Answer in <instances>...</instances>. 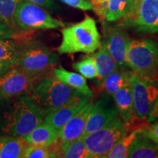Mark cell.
Here are the masks:
<instances>
[{
    "label": "cell",
    "mask_w": 158,
    "mask_h": 158,
    "mask_svg": "<svg viewBox=\"0 0 158 158\" xmlns=\"http://www.w3.org/2000/svg\"><path fill=\"white\" fill-rule=\"evenodd\" d=\"M62 35V40L58 48L60 54L78 52L92 54L102 45L95 21L89 15H86L81 22L64 27Z\"/></svg>",
    "instance_id": "obj_1"
},
{
    "label": "cell",
    "mask_w": 158,
    "mask_h": 158,
    "mask_svg": "<svg viewBox=\"0 0 158 158\" xmlns=\"http://www.w3.org/2000/svg\"><path fill=\"white\" fill-rule=\"evenodd\" d=\"M78 93L76 89L58 80L54 75H48L37 83L29 97L45 116Z\"/></svg>",
    "instance_id": "obj_2"
},
{
    "label": "cell",
    "mask_w": 158,
    "mask_h": 158,
    "mask_svg": "<svg viewBox=\"0 0 158 158\" xmlns=\"http://www.w3.org/2000/svg\"><path fill=\"white\" fill-rule=\"evenodd\" d=\"M44 115L38 110L27 95L17 97L11 109L6 115L3 130L15 137H23L42 123Z\"/></svg>",
    "instance_id": "obj_3"
},
{
    "label": "cell",
    "mask_w": 158,
    "mask_h": 158,
    "mask_svg": "<svg viewBox=\"0 0 158 158\" xmlns=\"http://www.w3.org/2000/svg\"><path fill=\"white\" fill-rule=\"evenodd\" d=\"M126 65L138 76L158 81V43L150 39L131 40Z\"/></svg>",
    "instance_id": "obj_4"
},
{
    "label": "cell",
    "mask_w": 158,
    "mask_h": 158,
    "mask_svg": "<svg viewBox=\"0 0 158 158\" xmlns=\"http://www.w3.org/2000/svg\"><path fill=\"white\" fill-rule=\"evenodd\" d=\"M56 52L37 41H30L20 46L19 56L15 66L26 73L43 78L58 64Z\"/></svg>",
    "instance_id": "obj_5"
},
{
    "label": "cell",
    "mask_w": 158,
    "mask_h": 158,
    "mask_svg": "<svg viewBox=\"0 0 158 158\" xmlns=\"http://www.w3.org/2000/svg\"><path fill=\"white\" fill-rule=\"evenodd\" d=\"M129 131L128 126L118 116L107 124L83 138L87 150V158H106L118 140Z\"/></svg>",
    "instance_id": "obj_6"
},
{
    "label": "cell",
    "mask_w": 158,
    "mask_h": 158,
    "mask_svg": "<svg viewBox=\"0 0 158 158\" xmlns=\"http://www.w3.org/2000/svg\"><path fill=\"white\" fill-rule=\"evenodd\" d=\"M14 19L19 29L23 31L56 29L65 25L51 16L44 7L25 0H21L18 4Z\"/></svg>",
    "instance_id": "obj_7"
},
{
    "label": "cell",
    "mask_w": 158,
    "mask_h": 158,
    "mask_svg": "<svg viewBox=\"0 0 158 158\" xmlns=\"http://www.w3.org/2000/svg\"><path fill=\"white\" fill-rule=\"evenodd\" d=\"M120 26L139 32L158 33V0H133Z\"/></svg>",
    "instance_id": "obj_8"
},
{
    "label": "cell",
    "mask_w": 158,
    "mask_h": 158,
    "mask_svg": "<svg viewBox=\"0 0 158 158\" xmlns=\"http://www.w3.org/2000/svg\"><path fill=\"white\" fill-rule=\"evenodd\" d=\"M134 115L139 120L147 119L158 99V81L144 78L132 72L130 77Z\"/></svg>",
    "instance_id": "obj_9"
},
{
    "label": "cell",
    "mask_w": 158,
    "mask_h": 158,
    "mask_svg": "<svg viewBox=\"0 0 158 158\" xmlns=\"http://www.w3.org/2000/svg\"><path fill=\"white\" fill-rule=\"evenodd\" d=\"M41 79L13 66L0 76V100L28 95Z\"/></svg>",
    "instance_id": "obj_10"
},
{
    "label": "cell",
    "mask_w": 158,
    "mask_h": 158,
    "mask_svg": "<svg viewBox=\"0 0 158 158\" xmlns=\"http://www.w3.org/2000/svg\"><path fill=\"white\" fill-rule=\"evenodd\" d=\"M117 116L118 111L114 102L109 96L103 94L92 106L81 138L104 127Z\"/></svg>",
    "instance_id": "obj_11"
},
{
    "label": "cell",
    "mask_w": 158,
    "mask_h": 158,
    "mask_svg": "<svg viewBox=\"0 0 158 158\" xmlns=\"http://www.w3.org/2000/svg\"><path fill=\"white\" fill-rule=\"evenodd\" d=\"M105 35L106 39L102 45L108 51L118 67L124 68V67L127 66L125 62L126 54L128 45L131 40L129 35L121 26L108 27L105 31Z\"/></svg>",
    "instance_id": "obj_12"
},
{
    "label": "cell",
    "mask_w": 158,
    "mask_h": 158,
    "mask_svg": "<svg viewBox=\"0 0 158 158\" xmlns=\"http://www.w3.org/2000/svg\"><path fill=\"white\" fill-rule=\"evenodd\" d=\"M90 100V98L78 93L57 109L49 112L44 116L43 122L60 130L79 110Z\"/></svg>",
    "instance_id": "obj_13"
},
{
    "label": "cell",
    "mask_w": 158,
    "mask_h": 158,
    "mask_svg": "<svg viewBox=\"0 0 158 158\" xmlns=\"http://www.w3.org/2000/svg\"><path fill=\"white\" fill-rule=\"evenodd\" d=\"M94 103L89 100L59 130V141L62 143H68L82 137Z\"/></svg>",
    "instance_id": "obj_14"
},
{
    "label": "cell",
    "mask_w": 158,
    "mask_h": 158,
    "mask_svg": "<svg viewBox=\"0 0 158 158\" xmlns=\"http://www.w3.org/2000/svg\"><path fill=\"white\" fill-rule=\"evenodd\" d=\"M22 138L29 144L48 147L59 140V130L43 122Z\"/></svg>",
    "instance_id": "obj_15"
},
{
    "label": "cell",
    "mask_w": 158,
    "mask_h": 158,
    "mask_svg": "<svg viewBox=\"0 0 158 158\" xmlns=\"http://www.w3.org/2000/svg\"><path fill=\"white\" fill-rule=\"evenodd\" d=\"M114 104L118 111V114L126 125L129 126L135 117L133 111V102L132 89L130 86L118 90L113 95Z\"/></svg>",
    "instance_id": "obj_16"
},
{
    "label": "cell",
    "mask_w": 158,
    "mask_h": 158,
    "mask_svg": "<svg viewBox=\"0 0 158 158\" xmlns=\"http://www.w3.org/2000/svg\"><path fill=\"white\" fill-rule=\"evenodd\" d=\"M53 75L60 81L76 89L83 95L89 98L93 95V92L89 87L86 78L81 74L70 72L59 66V68L53 69Z\"/></svg>",
    "instance_id": "obj_17"
},
{
    "label": "cell",
    "mask_w": 158,
    "mask_h": 158,
    "mask_svg": "<svg viewBox=\"0 0 158 158\" xmlns=\"http://www.w3.org/2000/svg\"><path fill=\"white\" fill-rule=\"evenodd\" d=\"M59 141V140H58ZM54 143L55 149H49L53 157L64 158H87V150L82 138L68 143Z\"/></svg>",
    "instance_id": "obj_18"
},
{
    "label": "cell",
    "mask_w": 158,
    "mask_h": 158,
    "mask_svg": "<svg viewBox=\"0 0 158 158\" xmlns=\"http://www.w3.org/2000/svg\"><path fill=\"white\" fill-rule=\"evenodd\" d=\"M129 158H158V143L138 133L128 152Z\"/></svg>",
    "instance_id": "obj_19"
},
{
    "label": "cell",
    "mask_w": 158,
    "mask_h": 158,
    "mask_svg": "<svg viewBox=\"0 0 158 158\" xmlns=\"http://www.w3.org/2000/svg\"><path fill=\"white\" fill-rule=\"evenodd\" d=\"M28 143L21 137L0 136V158H21Z\"/></svg>",
    "instance_id": "obj_20"
},
{
    "label": "cell",
    "mask_w": 158,
    "mask_h": 158,
    "mask_svg": "<svg viewBox=\"0 0 158 158\" xmlns=\"http://www.w3.org/2000/svg\"><path fill=\"white\" fill-rule=\"evenodd\" d=\"M130 73L124 68H118L101 81L102 90L108 95L112 96L118 90L130 86Z\"/></svg>",
    "instance_id": "obj_21"
},
{
    "label": "cell",
    "mask_w": 158,
    "mask_h": 158,
    "mask_svg": "<svg viewBox=\"0 0 158 158\" xmlns=\"http://www.w3.org/2000/svg\"><path fill=\"white\" fill-rule=\"evenodd\" d=\"M92 57L94 58L98 70V78L100 81H102L108 75L119 68L108 51L102 45L99 51Z\"/></svg>",
    "instance_id": "obj_22"
},
{
    "label": "cell",
    "mask_w": 158,
    "mask_h": 158,
    "mask_svg": "<svg viewBox=\"0 0 158 158\" xmlns=\"http://www.w3.org/2000/svg\"><path fill=\"white\" fill-rule=\"evenodd\" d=\"M139 129H135L131 133H127L124 137L119 139L112 149L110 150L106 158H126L127 157L128 152L132 143L137 137Z\"/></svg>",
    "instance_id": "obj_23"
},
{
    "label": "cell",
    "mask_w": 158,
    "mask_h": 158,
    "mask_svg": "<svg viewBox=\"0 0 158 158\" xmlns=\"http://www.w3.org/2000/svg\"><path fill=\"white\" fill-rule=\"evenodd\" d=\"M21 0H0V23L18 32L14 15L18 4Z\"/></svg>",
    "instance_id": "obj_24"
},
{
    "label": "cell",
    "mask_w": 158,
    "mask_h": 158,
    "mask_svg": "<svg viewBox=\"0 0 158 158\" xmlns=\"http://www.w3.org/2000/svg\"><path fill=\"white\" fill-rule=\"evenodd\" d=\"M20 45L8 38H0V61L16 65L19 56Z\"/></svg>",
    "instance_id": "obj_25"
},
{
    "label": "cell",
    "mask_w": 158,
    "mask_h": 158,
    "mask_svg": "<svg viewBox=\"0 0 158 158\" xmlns=\"http://www.w3.org/2000/svg\"><path fill=\"white\" fill-rule=\"evenodd\" d=\"M133 0H109L106 20L116 21L125 16L130 10Z\"/></svg>",
    "instance_id": "obj_26"
},
{
    "label": "cell",
    "mask_w": 158,
    "mask_h": 158,
    "mask_svg": "<svg viewBox=\"0 0 158 158\" xmlns=\"http://www.w3.org/2000/svg\"><path fill=\"white\" fill-rule=\"evenodd\" d=\"M73 67L79 74L84 77L85 78L92 79L98 78V70L94 58L92 56L86 57L78 62L74 63Z\"/></svg>",
    "instance_id": "obj_27"
},
{
    "label": "cell",
    "mask_w": 158,
    "mask_h": 158,
    "mask_svg": "<svg viewBox=\"0 0 158 158\" xmlns=\"http://www.w3.org/2000/svg\"><path fill=\"white\" fill-rule=\"evenodd\" d=\"M23 158H49L53 157L48 147L29 144L27 146L23 152Z\"/></svg>",
    "instance_id": "obj_28"
},
{
    "label": "cell",
    "mask_w": 158,
    "mask_h": 158,
    "mask_svg": "<svg viewBox=\"0 0 158 158\" xmlns=\"http://www.w3.org/2000/svg\"><path fill=\"white\" fill-rule=\"evenodd\" d=\"M92 5V10L101 21L106 20L109 0H89Z\"/></svg>",
    "instance_id": "obj_29"
},
{
    "label": "cell",
    "mask_w": 158,
    "mask_h": 158,
    "mask_svg": "<svg viewBox=\"0 0 158 158\" xmlns=\"http://www.w3.org/2000/svg\"><path fill=\"white\" fill-rule=\"evenodd\" d=\"M139 131L146 137L158 143V121L152 124H148L146 127L139 129Z\"/></svg>",
    "instance_id": "obj_30"
},
{
    "label": "cell",
    "mask_w": 158,
    "mask_h": 158,
    "mask_svg": "<svg viewBox=\"0 0 158 158\" xmlns=\"http://www.w3.org/2000/svg\"><path fill=\"white\" fill-rule=\"evenodd\" d=\"M70 7L82 10H91L92 5L89 0H59Z\"/></svg>",
    "instance_id": "obj_31"
},
{
    "label": "cell",
    "mask_w": 158,
    "mask_h": 158,
    "mask_svg": "<svg viewBox=\"0 0 158 158\" xmlns=\"http://www.w3.org/2000/svg\"><path fill=\"white\" fill-rule=\"evenodd\" d=\"M25 1L36 4L51 12H54L56 10V5L54 0H25Z\"/></svg>",
    "instance_id": "obj_32"
},
{
    "label": "cell",
    "mask_w": 158,
    "mask_h": 158,
    "mask_svg": "<svg viewBox=\"0 0 158 158\" xmlns=\"http://www.w3.org/2000/svg\"><path fill=\"white\" fill-rule=\"evenodd\" d=\"M17 31L0 23V38H15Z\"/></svg>",
    "instance_id": "obj_33"
},
{
    "label": "cell",
    "mask_w": 158,
    "mask_h": 158,
    "mask_svg": "<svg viewBox=\"0 0 158 158\" xmlns=\"http://www.w3.org/2000/svg\"><path fill=\"white\" fill-rule=\"evenodd\" d=\"M147 120L149 123L158 121V99L157 100V101L155 102L152 110H150L149 114H148Z\"/></svg>",
    "instance_id": "obj_34"
},
{
    "label": "cell",
    "mask_w": 158,
    "mask_h": 158,
    "mask_svg": "<svg viewBox=\"0 0 158 158\" xmlns=\"http://www.w3.org/2000/svg\"><path fill=\"white\" fill-rule=\"evenodd\" d=\"M13 66V65L9 64V63L1 62V61H0V76H1L2 74H3L4 73H5L7 70H8L9 69L12 68Z\"/></svg>",
    "instance_id": "obj_35"
}]
</instances>
